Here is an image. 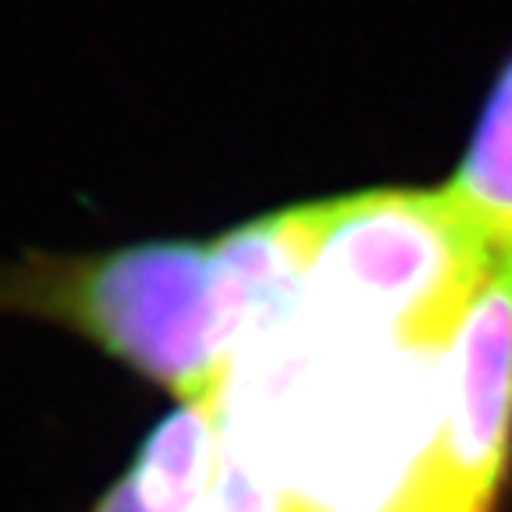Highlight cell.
<instances>
[{"mask_svg": "<svg viewBox=\"0 0 512 512\" xmlns=\"http://www.w3.org/2000/svg\"><path fill=\"white\" fill-rule=\"evenodd\" d=\"M495 264L441 189H384L313 203L299 310L349 338L438 352Z\"/></svg>", "mask_w": 512, "mask_h": 512, "instance_id": "obj_1", "label": "cell"}, {"mask_svg": "<svg viewBox=\"0 0 512 512\" xmlns=\"http://www.w3.org/2000/svg\"><path fill=\"white\" fill-rule=\"evenodd\" d=\"M310 242L313 203L267 214L210 242L214 313L228 360L299 310Z\"/></svg>", "mask_w": 512, "mask_h": 512, "instance_id": "obj_4", "label": "cell"}, {"mask_svg": "<svg viewBox=\"0 0 512 512\" xmlns=\"http://www.w3.org/2000/svg\"><path fill=\"white\" fill-rule=\"evenodd\" d=\"M203 512H299V509L267 473H260L242 456L221 427V448H217L214 480H210Z\"/></svg>", "mask_w": 512, "mask_h": 512, "instance_id": "obj_7", "label": "cell"}, {"mask_svg": "<svg viewBox=\"0 0 512 512\" xmlns=\"http://www.w3.org/2000/svg\"><path fill=\"white\" fill-rule=\"evenodd\" d=\"M512 466V264L491 271L466 310L431 448L434 512H495Z\"/></svg>", "mask_w": 512, "mask_h": 512, "instance_id": "obj_3", "label": "cell"}, {"mask_svg": "<svg viewBox=\"0 0 512 512\" xmlns=\"http://www.w3.org/2000/svg\"><path fill=\"white\" fill-rule=\"evenodd\" d=\"M221 448V395L182 402L164 416L128 466L143 512H203Z\"/></svg>", "mask_w": 512, "mask_h": 512, "instance_id": "obj_6", "label": "cell"}, {"mask_svg": "<svg viewBox=\"0 0 512 512\" xmlns=\"http://www.w3.org/2000/svg\"><path fill=\"white\" fill-rule=\"evenodd\" d=\"M441 196L484 246L491 264H512V54Z\"/></svg>", "mask_w": 512, "mask_h": 512, "instance_id": "obj_5", "label": "cell"}, {"mask_svg": "<svg viewBox=\"0 0 512 512\" xmlns=\"http://www.w3.org/2000/svg\"><path fill=\"white\" fill-rule=\"evenodd\" d=\"M0 310L79 331L182 402L217 399L232 367L203 242L157 239L72 260L29 256L0 267Z\"/></svg>", "mask_w": 512, "mask_h": 512, "instance_id": "obj_2", "label": "cell"}]
</instances>
